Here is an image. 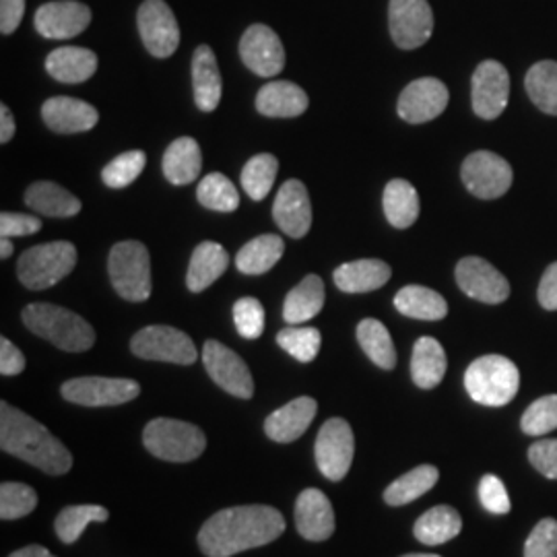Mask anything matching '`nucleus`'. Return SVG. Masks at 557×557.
<instances>
[{
	"instance_id": "obj_31",
	"label": "nucleus",
	"mask_w": 557,
	"mask_h": 557,
	"mask_svg": "<svg viewBox=\"0 0 557 557\" xmlns=\"http://www.w3.org/2000/svg\"><path fill=\"white\" fill-rule=\"evenodd\" d=\"M448 368L444 347L434 337H421L411 356V379L423 391L436 388Z\"/></svg>"
},
{
	"instance_id": "obj_24",
	"label": "nucleus",
	"mask_w": 557,
	"mask_h": 557,
	"mask_svg": "<svg viewBox=\"0 0 557 557\" xmlns=\"http://www.w3.org/2000/svg\"><path fill=\"white\" fill-rule=\"evenodd\" d=\"M306 91L292 81H271L260 87L257 110L269 119H296L308 110Z\"/></svg>"
},
{
	"instance_id": "obj_3",
	"label": "nucleus",
	"mask_w": 557,
	"mask_h": 557,
	"mask_svg": "<svg viewBox=\"0 0 557 557\" xmlns=\"http://www.w3.org/2000/svg\"><path fill=\"white\" fill-rule=\"evenodd\" d=\"M21 319L34 335L69 354L87 351L96 343V331L87 320L54 304H29Z\"/></svg>"
},
{
	"instance_id": "obj_28",
	"label": "nucleus",
	"mask_w": 557,
	"mask_h": 557,
	"mask_svg": "<svg viewBox=\"0 0 557 557\" xmlns=\"http://www.w3.org/2000/svg\"><path fill=\"white\" fill-rule=\"evenodd\" d=\"M230 255L218 242H202L190 259L186 285L193 294H200L211 287L227 271Z\"/></svg>"
},
{
	"instance_id": "obj_45",
	"label": "nucleus",
	"mask_w": 557,
	"mask_h": 557,
	"mask_svg": "<svg viewBox=\"0 0 557 557\" xmlns=\"http://www.w3.org/2000/svg\"><path fill=\"white\" fill-rule=\"evenodd\" d=\"M145 163H147V156L143 151H126L103 168L101 172L103 184L114 190L126 188L143 174Z\"/></svg>"
},
{
	"instance_id": "obj_43",
	"label": "nucleus",
	"mask_w": 557,
	"mask_h": 557,
	"mask_svg": "<svg viewBox=\"0 0 557 557\" xmlns=\"http://www.w3.org/2000/svg\"><path fill=\"white\" fill-rule=\"evenodd\" d=\"M277 343L278 347L285 349L292 358L298 359L301 363H310L319 356L322 335L314 326L292 324V326L278 331Z\"/></svg>"
},
{
	"instance_id": "obj_14",
	"label": "nucleus",
	"mask_w": 557,
	"mask_h": 557,
	"mask_svg": "<svg viewBox=\"0 0 557 557\" xmlns=\"http://www.w3.org/2000/svg\"><path fill=\"white\" fill-rule=\"evenodd\" d=\"M391 36L403 50H416L432 38L434 13L428 0H391Z\"/></svg>"
},
{
	"instance_id": "obj_32",
	"label": "nucleus",
	"mask_w": 557,
	"mask_h": 557,
	"mask_svg": "<svg viewBox=\"0 0 557 557\" xmlns=\"http://www.w3.org/2000/svg\"><path fill=\"white\" fill-rule=\"evenodd\" d=\"M324 283L319 275H308L287 294L283 306V319L289 324H301L319 317L324 306Z\"/></svg>"
},
{
	"instance_id": "obj_37",
	"label": "nucleus",
	"mask_w": 557,
	"mask_h": 557,
	"mask_svg": "<svg viewBox=\"0 0 557 557\" xmlns=\"http://www.w3.org/2000/svg\"><path fill=\"white\" fill-rule=\"evenodd\" d=\"M440 471L434 465H421L413 471L400 475L397 481H393L386 492L384 499L391 506H405L428 494L436 483H438Z\"/></svg>"
},
{
	"instance_id": "obj_16",
	"label": "nucleus",
	"mask_w": 557,
	"mask_h": 557,
	"mask_svg": "<svg viewBox=\"0 0 557 557\" xmlns=\"http://www.w3.org/2000/svg\"><path fill=\"white\" fill-rule=\"evenodd\" d=\"M242 62L259 77H275L285 66V50L277 34L262 25H250L239 40Z\"/></svg>"
},
{
	"instance_id": "obj_8",
	"label": "nucleus",
	"mask_w": 557,
	"mask_h": 557,
	"mask_svg": "<svg viewBox=\"0 0 557 557\" xmlns=\"http://www.w3.org/2000/svg\"><path fill=\"white\" fill-rule=\"evenodd\" d=\"M131 351L140 359L193 366L199 354L193 338L174 326H145L131 341Z\"/></svg>"
},
{
	"instance_id": "obj_25",
	"label": "nucleus",
	"mask_w": 557,
	"mask_h": 557,
	"mask_svg": "<svg viewBox=\"0 0 557 557\" xmlns=\"http://www.w3.org/2000/svg\"><path fill=\"white\" fill-rule=\"evenodd\" d=\"M193 89L195 103L202 112H213L220 106L223 91L220 66L215 52L207 44L199 46L193 57Z\"/></svg>"
},
{
	"instance_id": "obj_39",
	"label": "nucleus",
	"mask_w": 557,
	"mask_h": 557,
	"mask_svg": "<svg viewBox=\"0 0 557 557\" xmlns=\"http://www.w3.org/2000/svg\"><path fill=\"white\" fill-rule=\"evenodd\" d=\"M524 87L531 101L541 112L557 116V62L556 60H541L533 64L527 73Z\"/></svg>"
},
{
	"instance_id": "obj_46",
	"label": "nucleus",
	"mask_w": 557,
	"mask_h": 557,
	"mask_svg": "<svg viewBox=\"0 0 557 557\" xmlns=\"http://www.w3.org/2000/svg\"><path fill=\"white\" fill-rule=\"evenodd\" d=\"M520 428L527 436H545L557 430V395H547L529 405Z\"/></svg>"
},
{
	"instance_id": "obj_2",
	"label": "nucleus",
	"mask_w": 557,
	"mask_h": 557,
	"mask_svg": "<svg viewBox=\"0 0 557 557\" xmlns=\"http://www.w3.org/2000/svg\"><path fill=\"white\" fill-rule=\"evenodd\" d=\"M0 448L48 475H64L73 467L69 448L40 421L25 416L7 400L0 403Z\"/></svg>"
},
{
	"instance_id": "obj_12",
	"label": "nucleus",
	"mask_w": 557,
	"mask_h": 557,
	"mask_svg": "<svg viewBox=\"0 0 557 557\" xmlns=\"http://www.w3.org/2000/svg\"><path fill=\"white\" fill-rule=\"evenodd\" d=\"M140 40L156 59H170L180 46L178 21L163 0H145L137 13Z\"/></svg>"
},
{
	"instance_id": "obj_33",
	"label": "nucleus",
	"mask_w": 557,
	"mask_h": 557,
	"mask_svg": "<svg viewBox=\"0 0 557 557\" xmlns=\"http://www.w3.org/2000/svg\"><path fill=\"white\" fill-rule=\"evenodd\" d=\"M384 215L397 230L411 227L419 218V195L407 180H391L384 188Z\"/></svg>"
},
{
	"instance_id": "obj_49",
	"label": "nucleus",
	"mask_w": 557,
	"mask_h": 557,
	"mask_svg": "<svg viewBox=\"0 0 557 557\" xmlns=\"http://www.w3.org/2000/svg\"><path fill=\"white\" fill-rule=\"evenodd\" d=\"M479 499L483 508L494 515L510 512V498H508L506 485L496 475H483L479 481Z\"/></svg>"
},
{
	"instance_id": "obj_13",
	"label": "nucleus",
	"mask_w": 557,
	"mask_h": 557,
	"mask_svg": "<svg viewBox=\"0 0 557 557\" xmlns=\"http://www.w3.org/2000/svg\"><path fill=\"white\" fill-rule=\"evenodd\" d=\"M202 363L209 376L225 393L239 398H252L255 395V380L246 361L220 341L205 343Z\"/></svg>"
},
{
	"instance_id": "obj_44",
	"label": "nucleus",
	"mask_w": 557,
	"mask_h": 557,
	"mask_svg": "<svg viewBox=\"0 0 557 557\" xmlns=\"http://www.w3.org/2000/svg\"><path fill=\"white\" fill-rule=\"evenodd\" d=\"M38 506V494L34 487L17 483V481H4L0 485V518L2 520H17L27 517Z\"/></svg>"
},
{
	"instance_id": "obj_5",
	"label": "nucleus",
	"mask_w": 557,
	"mask_h": 557,
	"mask_svg": "<svg viewBox=\"0 0 557 557\" xmlns=\"http://www.w3.org/2000/svg\"><path fill=\"white\" fill-rule=\"evenodd\" d=\"M77 264V248L71 242H48L34 246L21 255L17 262L20 281L32 292L50 289Z\"/></svg>"
},
{
	"instance_id": "obj_9",
	"label": "nucleus",
	"mask_w": 557,
	"mask_h": 557,
	"mask_svg": "<svg viewBox=\"0 0 557 557\" xmlns=\"http://www.w3.org/2000/svg\"><path fill=\"white\" fill-rule=\"evenodd\" d=\"M460 178L478 199H499L512 186L510 163L492 151H475L462 161Z\"/></svg>"
},
{
	"instance_id": "obj_29",
	"label": "nucleus",
	"mask_w": 557,
	"mask_h": 557,
	"mask_svg": "<svg viewBox=\"0 0 557 557\" xmlns=\"http://www.w3.org/2000/svg\"><path fill=\"white\" fill-rule=\"evenodd\" d=\"M163 174L176 186H186L199 178L202 170V151L200 145L193 137H180L174 140L161 161Z\"/></svg>"
},
{
	"instance_id": "obj_40",
	"label": "nucleus",
	"mask_w": 557,
	"mask_h": 557,
	"mask_svg": "<svg viewBox=\"0 0 557 557\" xmlns=\"http://www.w3.org/2000/svg\"><path fill=\"white\" fill-rule=\"evenodd\" d=\"M110 518L108 508L98 504H83V506H66L57 517V535L62 543L71 545L79 541L83 531L91 522H106Z\"/></svg>"
},
{
	"instance_id": "obj_51",
	"label": "nucleus",
	"mask_w": 557,
	"mask_h": 557,
	"mask_svg": "<svg viewBox=\"0 0 557 557\" xmlns=\"http://www.w3.org/2000/svg\"><path fill=\"white\" fill-rule=\"evenodd\" d=\"M529 460L541 475L557 479V440H541L529 448Z\"/></svg>"
},
{
	"instance_id": "obj_38",
	"label": "nucleus",
	"mask_w": 557,
	"mask_h": 557,
	"mask_svg": "<svg viewBox=\"0 0 557 557\" xmlns=\"http://www.w3.org/2000/svg\"><path fill=\"white\" fill-rule=\"evenodd\" d=\"M358 341L363 354L382 370H393L397 366V349L388 329L376 319L359 322Z\"/></svg>"
},
{
	"instance_id": "obj_35",
	"label": "nucleus",
	"mask_w": 557,
	"mask_h": 557,
	"mask_svg": "<svg viewBox=\"0 0 557 557\" xmlns=\"http://www.w3.org/2000/svg\"><path fill=\"white\" fill-rule=\"evenodd\" d=\"M400 314L416 320H442L448 314V304L438 292L423 285H407L395 296Z\"/></svg>"
},
{
	"instance_id": "obj_27",
	"label": "nucleus",
	"mask_w": 557,
	"mask_h": 557,
	"mask_svg": "<svg viewBox=\"0 0 557 557\" xmlns=\"http://www.w3.org/2000/svg\"><path fill=\"white\" fill-rule=\"evenodd\" d=\"M46 71L60 83H83L98 71L96 52L79 46H62L46 59Z\"/></svg>"
},
{
	"instance_id": "obj_20",
	"label": "nucleus",
	"mask_w": 557,
	"mask_h": 557,
	"mask_svg": "<svg viewBox=\"0 0 557 557\" xmlns=\"http://www.w3.org/2000/svg\"><path fill=\"white\" fill-rule=\"evenodd\" d=\"M273 218L283 234L289 238H304L312 227V205L304 182L287 180L277 193Z\"/></svg>"
},
{
	"instance_id": "obj_19",
	"label": "nucleus",
	"mask_w": 557,
	"mask_h": 557,
	"mask_svg": "<svg viewBox=\"0 0 557 557\" xmlns=\"http://www.w3.org/2000/svg\"><path fill=\"white\" fill-rule=\"evenodd\" d=\"M450 100L448 87L434 77L413 81L398 98V116L409 124H423L438 119Z\"/></svg>"
},
{
	"instance_id": "obj_1",
	"label": "nucleus",
	"mask_w": 557,
	"mask_h": 557,
	"mask_svg": "<svg viewBox=\"0 0 557 557\" xmlns=\"http://www.w3.org/2000/svg\"><path fill=\"white\" fill-rule=\"evenodd\" d=\"M285 518L271 506H234L209 518L199 533L200 552L207 557H232L262 547L281 537Z\"/></svg>"
},
{
	"instance_id": "obj_22",
	"label": "nucleus",
	"mask_w": 557,
	"mask_h": 557,
	"mask_svg": "<svg viewBox=\"0 0 557 557\" xmlns=\"http://www.w3.org/2000/svg\"><path fill=\"white\" fill-rule=\"evenodd\" d=\"M317 411H319V403L314 398H296L267 418L264 432L269 438L278 444L296 442L306 434V430L317 418Z\"/></svg>"
},
{
	"instance_id": "obj_6",
	"label": "nucleus",
	"mask_w": 557,
	"mask_h": 557,
	"mask_svg": "<svg viewBox=\"0 0 557 557\" xmlns=\"http://www.w3.org/2000/svg\"><path fill=\"white\" fill-rule=\"evenodd\" d=\"M143 444L153 457L168 462H190L199 458L207 448L202 430L180 421V419L158 418L147 423L143 432Z\"/></svg>"
},
{
	"instance_id": "obj_55",
	"label": "nucleus",
	"mask_w": 557,
	"mask_h": 557,
	"mask_svg": "<svg viewBox=\"0 0 557 557\" xmlns=\"http://www.w3.org/2000/svg\"><path fill=\"white\" fill-rule=\"evenodd\" d=\"M15 137V119L13 112L2 103L0 106V143H9Z\"/></svg>"
},
{
	"instance_id": "obj_52",
	"label": "nucleus",
	"mask_w": 557,
	"mask_h": 557,
	"mask_svg": "<svg viewBox=\"0 0 557 557\" xmlns=\"http://www.w3.org/2000/svg\"><path fill=\"white\" fill-rule=\"evenodd\" d=\"M23 370H25V356L9 338H0V374L17 376Z\"/></svg>"
},
{
	"instance_id": "obj_4",
	"label": "nucleus",
	"mask_w": 557,
	"mask_h": 557,
	"mask_svg": "<svg viewBox=\"0 0 557 557\" xmlns=\"http://www.w3.org/2000/svg\"><path fill=\"white\" fill-rule=\"evenodd\" d=\"M520 374L515 361L504 356H483L465 372L469 397L485 407H504L517 397Z\"/></svg>"
},
{
	"instance_id": "obj_48",
	"label": "nucleus",
	"mask_w": 557,
	"mask_h": 557,
	"mask_svg": "<svg viewBox=\"0 0 557 557\" xmlns=\"http://www.w3.org/2000/svg\"><path fill=\"white\" fill-rule=\"evenodd\" d=\"M524 557H557V520L543 518L524 543Z\"/></svg>"
},
{
	"instance_id": "obj_15",
	"label": "nucleus",
	"mask_w": 557,
	"mask_h": 557,
	"mask_svg": "<svg viewBox=\"0 0 557 557\" xmlns=\"http://www.w3.org/2000/svg\"><path fill=\"white\" fill-rule=\"evenodd\" d=\"M471 100L479 119L496 120L510 100V75L498 60H483L473 73Z\"/></svg>"
},
{
	"instance_id": "obj_18",
	"label": "nucleus",
	"mask_w": 557,
	"mask_h": 557,
	"mask_svg": "<svg viewBox=\"0 0 557 557\" xmlns=\"http://www.w3.org/2000/svg\"><path fill=\"white\" fill-rule=\"evenodd\" d=\"M91 23V9L77 0H57L41 4L36 13V29L46 40H71Z\"/></svg>"
},
{
	"instance_id": "obj_23",
	"label": "nucleus",
	"mask_w": 557,
	"mask_h": 557,
	"mask_svg": "<svg viewBox=\"0 0 557 557\" xmlns=\"http://www.w3.org/2000/svg\"><path fill=\"white\" fill-rule=\"evenodd\" d=\"M296 527L308 541H326L335 533L333 504L320 490H304L296 499Z\"/></svg>"
},
{
	"instance_id": "obj_42",
	"label": "nucleus",
	"mask_w": 557,
	"mask_h": 557,
	"mask_svg": "<svg viewBox=\"0 0 557 557\" xmlns=\"http://www.w3.org/2000/svg\"><path fill=\"white\" fill-rule=\"evenodd\" d=\"M197 199L202 207L211 211H221V213H232L239 207L238 188L234 186L232 180L220 172L207 174L200 180Z\"/></svg>"
},
{
	"instance_id": "obj_26",
	"label": "nucleus",
	"mask_w": 557,
	"mask_h": 557,
	"mask_svg": "<svg viewBox=\"0 0 557 557\" xmlns=\"http://www.w3.org/2000/svg\"><path fill=\"white\" fill-rule=\"evenodd\" d=\"M391 267L379 259H361L345 262L335 271V285L345 294L376 292L391 281Z\"/></svg>"
},
{
	"instance_id": "obj_10",
	"label": "nucleus",
	"mask_w": 557,
	"mask_h": 557,
	"mask_svg": "<svg viewBox=\"0 0 557 557\" xmlns=\"http://www.w3.org/2000/svg\"><path fill=\"white\" fill-rule=\"evenodd\" d=\"M317 465L320 473L331 481H341L349 473L354 453H356V438L354 430L345 419H329L320 428L317 438Z\"/></svg>"
},
{
	"instance_id": "obj_56",
	"label": "nucleus",
	"mask_w": 557,
	"mask_h": 557,
	"mask_svg": "<svg viewBox=\"0 0 557 557\" xmlns=\"http://www.w3.org/2000/svg\"><path fill=\"white\" fill-rule=\"evenodd\" d=\"M9 557H57L52 556L46 547H41V545H27V547H23L20 552H15V554H11Z\"/></svg>"
},
{
	"instance_id": "obj_58",
	"label": "nucleus",
	"mask_w": 557,
	"mask_h": 557,
	"mask_svg": "<svg viewBox=\"0 0 557 557\" xmlns=\"http://www.w3.org/2000/svg\"><path fill=\"white\" fill-rule=\"evenodd\" d=\"M403 557H440V556H432V554H409V556H403Z\"/></svg>"
},
{
	"instance_id": "obj_50",
	"label": "nucleus",
	"mask_w": 557,
	"mask_h": 557,
	"mask_svg": "<svg viewBox=\"0 0 557 557\" xmlns=\"http://www.w3.org/2000/svg\"><path fill=\"white\" fill-rule=\"evenodd\" d=\"M41 230V220L27 213H9L0 215V236L2 238H17V236H32Z\"/></svg>"
},
{
	"instance_id": "obj_54",
	"label": "nucleus",
	"mask_w": 557,
	"mask_h": 557,
	"mask_svg": "<svg viewBox=\"0 0 557 557\" xmlns=\"http://www.w3.org/2000/svg\"><path fill=\"white\" fill-rule=\"evenodd\" d=\"M539 304L545 310H557V262L549 264L539 283Z\"/></svg>"
},
{
	"instance_id": "obj_41",
	"label": "nucleus",
	"mask_w": 557,
	"mask_h": 557,
	"mask_svg": "<svg viewBox=\"0 0 557 557\" xmlns=\"http://www.w3.org/2000/svg\"><path fill=\"white\" fill-rule=\"evenodd\" d=\"M278 161L271 153H260L246 161L242 170V186L252 200L267 199L277 178Z\"/></svg>"
},
{
	"instance_id": "obj_30",
	"label": "nucleus",
	"mask_w": 557,
	"mask_h": 557,
	"mask_svg": "<svg viewBox=\"0 0 557 557\" xmlns=\"http://www.w3.org/2000/svg\"><path fill=\"white\" fill-rule=\"evenodd\" d=\"M25 202L36 213L46 218H75L81 211V200L54 182H36L27 188Z\"/></svg>"
},
{
	"instance_id": "obj_36",
	"label": "nucleus",
	"mask_w": 557,
	"mask_h": 557,
	"mask_svg": "<svg viewBox=\"0 0 557 557\" xmlns=\"http://www.w3.org/2000/svg\"><path fill=\"white\" fill-rule=\"evenodd\" d=\"M462 529V518L450 506H436L421 515L413 527V535L423 545H442L457 537Z\"/></svg>"
},
{
	"instance_id": "obj_17",
	"label": "nucleus",
	"mask_w": 557,
	"mask_h": 557,
	"mask_svg": "<svg viewBox=\"0 0 557 557\" xmlns=\"http://www.w3.org/2000/svg\"><path fill=\"white\" fill-rule=\"evenodd\" d=\"M458 287L483 304H502L510 298V283L494 264L479 257H467L457 264Z\"/></svg>"
},
{
	"instance_id": "obj_53",
	"label": "nucleus",
	"mask_w": 557,
	"mask_h": 557,
	"mask_svg": "<svg viewBox=\"0 0 557 557\" xmlns=\"http://www.w3.org/2000/svg\"><path fill=\"white\" fill-rule=\"evenodd\" d=\"M25 15V0H0V32L13 34Z\"/></svg>"
},
{
	"instance_id": "obj_47",
	"label": "nucleus",
	"mask_w": 557,
	"mask_h": 557,
	"mask_svg": "<svg viewBox=\"0 0 557 557\" xmlns=\"http://www.w3.org/2000/svg\"><path fill=\"white\" fill-rule=\"evenodd\" d=\"M234 322L239 335L255 341L264 331V308L257 298H242L234 306Z\"/></svg>"
},
{
	"instance_id": "obj_11",
	"label": "nucleus",
	"mask_w": 557,
	"mask_h": 557,
	"mask_svg": "<svg viewBox=\"0 0 557 557\" xmlns=\"http://www.w3.org/2000/svg\"><path fill=\"white\" fill-rule=\"evenodd\" d=\"M60 393L81 407H116L139 397L140 386L135 380L85 376L64 382Z\"/></svg>"
},
{
	"instance_id": "obj_21",
	"label": "nucleus",
	"mask_w": 557,
	"mask_h": 557,
	"mask_svg": "<svg viewBox=\"0 0 557 557\" xmlns=\"http://www.w3.org/2000/svg\"><path fill=\"white\" fill-rule=\"evenodd\" d=\"M41 119L48 124L50 131L60 135H73V133L91 131L98 124L100 114L87 101L59 96V98H50L41 106Z\"/></svg>"
},
{
	"instance_id": "obj_7",
	"label": "nucleus",
	"mask_w": 557,
	"mask_h": 557,
	"mask_svg": "<svg viewBox=\"0 0 557 557\" xmlns=\"http://www.w3.org/2000/svg\"><path fill=\"white\" fill-rule=\"evenodd\" d=\"M108 273L120 298L145 301L151 296V257L145 244L119 242L110 252Z\"/></svg>"
},
{
	"instance_id": "obj_57",
	"label": "nucleus",
	"mask_w": 557,
	"mask_h": 557,
	"mask_svg": "<svg viewBox=\"0 0 557 557\" xmlns=\"http://www.w3.org/2000/svg\"><path fill=\"white\" fill-rule=\"evenodd\" d=\"M13 255V242L11 238L0 239V259H9Z\"/></svg>"
},
{
	"instance_id": "obj_34",
	"label": "nucleus",
	"mask_w": 557,
	"mask_h": 557,
	"mask_svg": "<svg viewBox=\"0 0 557 557\" xmlns=\"http://www.w3.org/2000/svg\"><path fill=\"white\" fill-rule=\"evenodd\" d=\"M285 252V242L275 234L250 239L239 248L236 267L244 275H264L277 264Z\"/></svg>"
}]
</instances>
